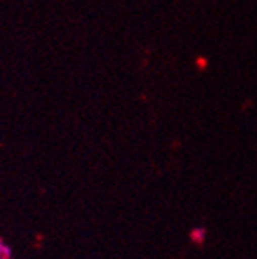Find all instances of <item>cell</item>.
<instances>
[{
  "mask_svg": "<svg viewBox=\"0 0 257 259\" xmlns=\"http://www.w3.org/2000/svg\"><path fill=\"white\" fill-rule=\"evenodd\" d=\"M203 236H205V232H203V229H201V232H194V234H193V238L196 239V241H200V238L203 239Z\"/></svg>",
  "mask_w": 257,
  "mask_h": 259,
  "instance_id": "7a4b0ae2",
  "label": "cell"
},
{
  "mask_svg": "<svg viewBox=\"0 0 257 259\" xmlns=\"http://www.w3.org/2000/svg\"><path fill=\"white\" fill-rule=\"evenodd\" d=\"M0 259H11V248L0 241Z\"/></svg>",
  "mask_w": 257,
  "mask_h": 259,
  "instance_id": "6da1fadb",
  "label": "cell"
}]
</instances>
